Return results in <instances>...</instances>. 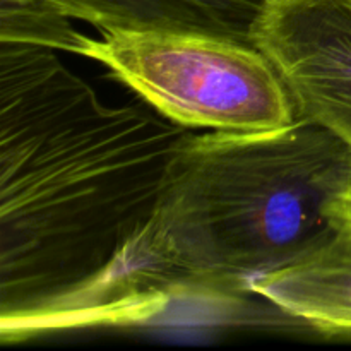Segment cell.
Returning a JSON list of instances; mask_svg holds the SVG:
<instances>
[{
  "label": "cell",
  "instance_id": "obj_3",
  "mask_svg": "<svg viewBox=\"0 0 351 351\" xmlns=\"http://www.w3.org/2000/svg\"><path fill=\"white\" fill-rule=\"evenodd\" d=\"M89 38L82 57L99 62L171 122L187 129L257 132L297 120L266 53L254 45L175 31H119Z\"/></svg>",
  "mask_w": 351,
  "mask_h": 351
},
{
  "label": "cell",
  "instance_id": "obj_1",
  "mask_svg": "<svg viewBox=\"0 0 351 351\" xmlns=\"http://www.w3.org/2000/svg\"><path fill=\"white\" fill-rule=\"evenodd\" d=\"M192 129L108 106L48 48L0 41V338L154 321L178 302L153 254Z\"/></svg>",
  "mask_w": 351,
  "mask_h": 351
},
{
  "label": "cell",
  "instance_id": "obj_7",
  "mask_svg": "<svg viewBox=\"0 0 351 351\" xmlns=\"http://www.w3.org/2000/svg\"><path fill=\"white\" fill-rule=\"evenodd\" d=\"M69 19L45 0L0 2V41L64 50L82 57L89 38L74 29Z\"/></svg>",
  "mask_w": 351,
  "mask_h": 351
},
{
  "label": "cell",
  "instance_id": "obj_2",
  "mask_svg": "<svg viewBox=\"0 0 351 351\" xmlns=\"http://www.w3.org/2000/svg\"><path fill=\"white\" fill-rule=\"evenodd\" d=\"M351 146L297 119L281 129L192 134L175 153L153 254L178 298L239 302L345 232Z\"/></svg>",
  "mask_w": 351,
  "mask_h": 351
},
{
  "label": "cell",
  "instance_id": "obj_8",
  "mask_svg": "<svg viewBox=\"0 0 351 351\" xmlns=\"http://www.w3.org/2000/svg\"><path fill=\"white\" fill-rule=\"evenodd\" d=\"M343 221H345V232L351 233V182L343 197Z\"/></svg>",
  "mask_w": 351,
  "mask_h": 351
},
{
  "label": "cell",
  "instance_id": "obj_5",
  "mask_svg": "<svg viewBox=\"0 0 351 351\" xmlns=\"http://www.w3.org/2000/svg\"><path fill=\"white\" fill-rule=\"evenodd\" d=\"M99 33L175 31L254 45L267 0H45ZM256 47V45H254Z\"/></svg>",
  "mask_w": 351,
  "mask_h": 351
},
{
  "label": "cell",
  "instance_id": "obj_4",
  "mask_svg": "<svg viewBox=\"0 0 351 351\" xmlns=\"http://www.w3.org/2000/svg\"><path fill=\"white\" fill-rule=\"evenodd\" d=\"M254 45L273 62L297 119L351 146V0H267Z\"/></svg>",
  "mask_w": 351,
  "mask_h": 351
},
{
  "label": "cell",
  "instance_id": "obj_9",
  "mask_svg": "<svg viewBox=\"0 0 351 351\" xmlns=\"http://www.w3.org/2000/svg\"><path fill=\"white\" fill-rule=\"evenodd\" d=\"M0 2H9V3H21V2H26V0H0Z\"/></svg>",
  "mask_w": 351,
  "mask_h": 351
},
{
  "label": "cell",
  "instance_id": "obj_6",
  "mask_svg": "<svg viewBox=\"0 0 351 351\" xmlns=\"http://www.w3.org/2000/svg\"><path fill=\"white\" fill-rule=\"evenodd\" d=\"M252 293L324 335H351V233L285 269L259 278Z\"/></svg>",
  "mask_w": 351,
  "mask_h": 351
}]
</instances>
